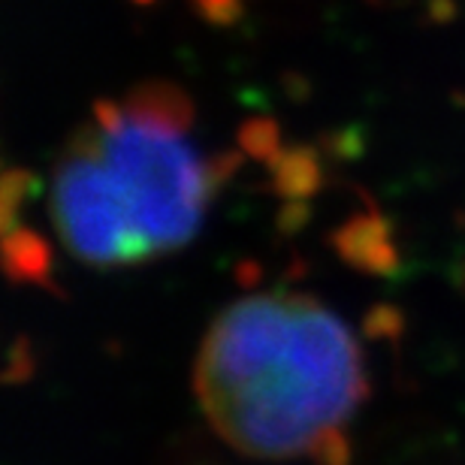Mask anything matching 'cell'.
<instances>
[{"mask_svg":"<svg viewBox=\"0 0 465 465\" xmlns=\"http://www.w3.org/2000/svg\"><path fill=\"white\" fill-rule=\"evenodd\" d=\"M399 327H402V318H399L396 309H387V305H381L366 318V332L369 336H390L393 339Z\"/></svg>","mask_w":465,"mask_h":465,"instance_id":"7c38bea8","label":"cell"},{"mask_svg":"<svg viewBox=\"0 0 465 465\" xmlns=\"http://www.w3.org/2000/svg\"><path fill=\"white\" fill-rule=\"evenodd\" d=\"M323 182V170L318 152L309 145L282 148L272 161V188L284 200H309L318 193Z\"/></svg>","mask_w":465,"mask_h":465,"instance_id":"52a82bcc","label":"cell"},{"mask_svg":"<svg viewBox=\"0 0 465 465\" xmlns=\"http://www.w3.org/2000/svg\"><path fill=\"white\" fill-rule=\"evenodd\" d=\"M97 152L115 175L139 232L154 254L188 245L200 227L203 206L215 184L209 166L197 161L182 130L121 115L100 127Z\"/></svg>","mask_w":465,"mask_h":465,"instance_id":"7a4b0ae2","label":"cell"},{"mask_svg":"<svg viewBox=\"0 0 465 465\" xmlns=\"http://www.w3.org/2000/svg\"><path fill=\"white\" fill-rule=\"evenodd\" d=\"M34 188V175L27 170H6L4 175V188H0V221H4V232L18 227V206L27 200V193Z\"/></svg>","mask_w":465,"mask_h":465,"instance_id":"9c48e42d","label":"cell"},{"mask_svg":"<svg viewBox=\"0 0 465 465\" xmlns=\"http://www.w3.org/2000/svg\"><path fill=\"white\" fill-rule=\"evenodd\" d=\"M330 245L339 251V257L353 269L371 275H396L399 272V254L390 239V224L378 212L369 215H353L348 224L332 230Z\"/></svg>","mask_w":465,"mask_h":465,"instance_id":"277c9868","label":"cell"},{"mask_svg":"<svg viewBox=\"0 0 465 465\" xmlns=\"http://www.w3.org/2000/svg\"><path fill=\"white\" fill-rule=\"evenodd\" d=\"M100 124L82 127L67 148L52 184V218L61 239L82 263L136 266L154 257L139 232L115 175L97 152Z\"/></svg>","mask_w":465,"mask_h":465,"instance_id":"3957f363","label":"cell"},{"mask_svg":"<svg viewBox=\"0 0 465 465\" xmlns=\"http://www.w3.org/2000/svg\"><path fill=\"white\" fill-rule=\"evenodd\" d=\"M369 4H378V0H369Z\"/></svg>","mask_w":465,"mask_h":465,"instance_id":"2e32d148","label":"cell"},{"mask_svg":"<svg viewBox=\"0 0 465 465\" xmlns=\"http://www.w3.org/2000/svg\"><path fill=\"white\" fill-rule=\"evenodd\" d=\"M25 348H27L25 341H18V345L13 348V357H9V366H13V369L6 371V381H9V384H15V381H25L27 375H31V366H34V362H31V357H25V360H22Z\"/></svg>","mask_w":465,"mask_h":465,"instance_id":"4fadbf2b","label":"cell"},{"mask_svg":"<svg viewBox=\"0 0 465 465\" xmlns=\"http://www.w3.org/2000/svg\"><path fill=\"white\" fill-rule=\"evenodd\" d=\"M309 453L318 465H348L351 462V448H348V439L341 435V426L323 432Z\"/></svg>","mask_w":465,"mask_h":465,"instance_id":"30bf717a","label":"cell"},{"mask_svg":"<svg viewBox=\"0 0 465 465\" xmlns=\"http://www.w3.org/2000/svg\"><path fill=\"white\" fill-rule=\"evenodd\" d=\"M193 387L215 432L254 460L309 453L366 393L348 327L300 293L227 305L203 339Z\"/></svg>","mask_w":465,"mask_h":465,"instance_id":"6da1fadb","label":"cell"},{"mask_svg":"<svg viewBox=\"0 0 465 465\" xmlns=\"http://www.w3.org/2000/svg\"><path fill=\"white\" fill-rule=\"evenodd\" d=\"M305 218H309V209L302 206V200H291V206L282 212V230H300Z\"/></svg>","mask_w":465,"mask_h":465,"instance_id":"5bb4252c","label":"cell"},{"mask_svg":"<svg viewBox=\"0 0 465 465\" xmlns=\"http://www.w3.org/2000/svg\"><path fill=\"white\" fill-rule=\"evenodd\" d=\"M4 269L9 282L15 284H40V287H58L52 284V251L40 232L15 227L4 232Z\"/></svg>","mask_w":465,"mask_h":465,"instance_id":"8992f818","label":"cell"},{"mask_svg":"<svg viewBox=\"0 0 465 465\" xmlns=\"http://www.w3.org/2000/svg\"><path fill=\"white\" fill-rule=\"evenodd\" d=\"M136 4H152V0H136Z\"/></svg>","mask_w":465,"mask_h":465,"instance_id":"9a60e30c","label":"cell"},{"mask_svg":"<svg viewBox=\"0 0 465 465\" xmlns=\"http://www.w3.org/2000/svg\"><path fill=\"white\" fill-rule=\"evenodd\" d=\"M193 6L212 25H232L242 18V0H193Z\"/></svg>","mask_w":465,"mask_h":465,"instance_id":"8fae6325","label":"cell"},{"mask_svg":"<svg viewBox=\"0 0 465 465\" xmlns=\"http://www.w3.org/2000/svg\"><path fill=\"white\" fill-rule=\"evenodd\" d=\"M239 145L242 152L257 157V161L272 163L278 152H282V136H278V124L272 118H248L239 127Z\"/></svg>","mask_w":465,"mask_h":465,"instance_id":"ba28073f","label":"cell"},{"mask_svg":"<svg viewBox=\"0 0 465 465\" xmlns=\"http://www.w3.org/2000/svg\"><path fill=\"white\" fill-rule=\"evenodd\" d=\"M124 113L139 121H152V124L173 127L184 134L193 121V104L173 82H143L127 94Z\"/></svg>","mask_w":465,"mask_h":465,"instance_id":"5b68a950","label":"cell"}]
</instances>
